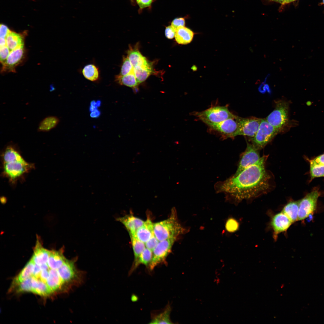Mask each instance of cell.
<instances>
[{"mask_svg":"<svg viewBox=\"0 0 324 324\" xmlns=\"http://www.w3.org/2000/svg\"><path fill=\"white\" fill-rule=\"evenodd\" d=\"M267 156H263L256 163L236 176L214 185L216 192L223 193L228 200L239 202L264 193L270 187V177L265 168Z\"/></svg>","mask_w":324,"mask_h":324,"instance_id":"6da1fadb","label":"cell"},{"mask_svg":"<svg viewBox=\"0 0 324 324\" xmlns=\"http://www.w3.org/2000/svg\"><path fill=\"white\" fill-rule=\"evenodd\" d=\"M2 154L3 175L12 182L14 183L34 168L33 164L24 159L16 144L12 142L6 145Z\"/></svg>","mask_w":324,"mask_h":324,"instance_id":"7a4b0ae2","label":"cell"},{"mask_svg":"<svg viewBox=\"0 0 324 324\" xmlns=\"http://www.w3.org/2000/svg\"><path fill=\"white\" fill-rule=\"evenodd\" d=\"M188 230L178 221L175 207L172 208L170 215L168 218L153 223L154 234L159 241L170 238H177Z\"/></svg>","mask_w":324,"mask_h":324,"instance_id":"3957f363","label":"cell"},{"mask_svg":"<svg viewBox=\"0 0 324 324\" xmlns=\"http://www.w3.org/2000/svg\"><path fill=\"white\" fill-rule=\"evenodd\" d=\"M275 103L274 109L265 118L267 122L279 133L288 130L298 124L297 121L289 119L290 103L288 101L280 100L275 101Z\"/></svg>","mask_w":324,"mask_h":324,"instance_id":"277c9868","label":"cell"},{"mask_svg":"<svg viewBox=\"0 0 324 324\" xmlns=\"http://www.w3.org/2000/svg\"><path fill=\"white\" fill-rule=\"evenodd\" d=\"M194 115L208 126L229 118L235 119L236 116L226 106H213L201 112H194Z\"/></svg>","mask_w":324,"mask_h":324,"instance_id":"5b68a950","label":"cell"},{"mask_svg":"<svg viewBox=\"0 0 324 324\" xmlns=\"http://www.w3.org/2000/svg\"><path fill=\"white\" fill-rule=\"evenodd\" d=\"M279 133V131L265 118L262 119L256 134L251 138V144L260 150L264 148Z\"/></svg>","mask_w":324,"mask_h":324,"instance_id":"8992f818","label":"cell"},{"mask_svg":"<svg viewBox=\"0 0 324 324\" xmlns=\"http://www.w3.org/2000/svg\"><path fill=\"white\" fill-rule=\"evenodd\" d=\"M322 195L319 188L315 187L300 200L298 214V221L304 220L316 210L318 199Z\"/></svg>","mask_w":324,"mask_h":324,"instance_id":"52a82bcc","label":"cell"},{"mask_svg":"<svg viewBox=\"0 0 324 324\" xmlns=\"http://www.w3.org/2000/svg\"><path fill=\"white\" fill-rule=\"evenodd\" d=\"M177 238H168L159 241L153 251L152 260L148 266L150 271L153 270L158 265L166 263V260L170 252L172 247Z\"/></svg>","mask_w":324,"mask_h":324,"instance_id":"ba28073f","label":"cell"},{"mask_svg":"<svg viewBox=\"0 0 324 324\" xmlns=\"http://www.w3.org/2000/svg\"><path fill=\"white\" fill-rule=\"evenodd\" d=\"M247 146L241 156L237 170L233 176H236L243 170L254 164L261 159L259 150L252 144L247 142Z\"/></svg>","mask_w":324,"mask_h":324,"instance_id":"9c48e42d","label":"cell"},{"mask_svg":"<svg viewBox=\"0 0 324 324\" xmlns=\"http://www.w3.org/2000/svg\"><path fill=\"white\" fill-rule=\"evenodd\" d=\"M262 118L255 117L244 118L236 116L235 119L239 128L240 135L251 138L256 134Z\"/></svg>","mask_w":324,"mask_h":324,"instance_id":"30bf717a","label":"cell"},{"mask_svg":"<svg viewBox=\"0 0 324 324\" xmlns=\"http://www.w3.org/2000/svg\"><path fill=\"white\" fill-rule=\"evenodd\" d=\"M209 127L226 137L233 138L240 135L239 125L235 118H229Z\"/></svg>","mask_w":324,"mask_h":324,"instance_id":"8fae6325","label":"cell"},{"mask_svg":"<svg viewBox=\"0 0 324 324\" xmlns=\"http://www.w3.org/2000/svg\"><path fill=\"white\" fill-rule=\"evenodd\" d=\"M24 54V46L11 51L2 64V72H15V68L21 62Z\"/></svg>","mask_w":324,"mask_h":324,"instance_id":"7c38bea8","label":"cell"},{"mask_svg":"<svg viewBox=\"0 0 324 324\" xmlns=\"http://www.w3.org/2000/svg\"><path fill=\"white\" fill-rule=\"evenodd\" d=\"M49 273L46 284L53 292L58 291L65 292L70 290L60 276L58 269L50 268Z\"/></svg>","mask_w":324,"mask_h":324,"instance_id":"4fadbf2b","label":"cell"},{"mask_svg":"<svg viewBox=\"0 0 324 324\" xmlns=\"http://www.w3.org/2000/svg\"><path fill=\"white\" fill-rule=\"evenodd\" d=\"M292 223L287 216L282 212L275 215L271 222L276 235L286 230Z\"/></svg>","mask_w":324,"mask_h":324,"instance_id":"5bb4252c","label":"cell"},{"mask_svg":"<svg viewBox=\"0 0 324 324\" xmlns=\"http://www.w3.org/2000/svg\"><path fill=\"white\" fill-rule=\"evenodd\" d=\"M117 220L124 225L129 234L132 235L135 234L136 230L143 224L145 221L132 214L118 218Z\"/></svg>","mask_w":324,"mask_h":324,"instance_id":"9a60e30c","label":"cell"},{"mask_svg":"<svg viewBox=\"0 0 324 324\" xmlns=\"http://www.w3.org/2000/svg\"><path fill=\"white\" fill-rule=\"evenodd\" d=\"M50 252V250L45 249L43 247L38 239H37L31 260L35 264L39 266L47 264Z\"/></svg>","mask_w":324,"mask_h":324,"instance_id":"2e32d148","label":"cell"},{"mask_svg":"<svg viewBox=\"0 0 324 324\" xmlns=\"http://www.w3.org/2000/svg\"><path fill=\"white\" fill-rule=\"evenodd\" d=\"M154 234L153 223L148 218L133 235L139 240L145 243Z\"/></svg>","mask_w":324,"mask_h":324,"instance_id":"e0dca14e","label":"cell"},{"mask_svg":"<svg viewBox=\"0 0 324 324\" xmlns=\"http://www.w3.org/2000/svg\"><path fill=\"white\" fill-rule=\"evenodd\" d=\"M34 264L31 259L19 274L14 278L10 287V290L14 289L22 282L32 276Z\"/></svg>","mask_w":324,"mask_h":324,"instance_id":"ac0fdd59","label":"cell"},{"mask_svg":"<svg viewBox=\"0 0 324 324\" xmlns=\"http://www.w3.org/2000/svg\"><path fill=\"white\" fill-rule=\"evenodd\" d=\"M66 259L63 254L62 250H50L47 264L50 268L57 269L63 265Z\"/></svg>","mask_w":324,"mask_h":324,"instance_id":"d6986e66","label":"cell"},{"mask_svg":"<svg viewBox=\"0 0 324 324\" xmlns=\"http://www.w3.org/2000/svg\"><path fill=\"white\" fill-rule=\"evenodd\" d=\"M194 34L190 29L185 26L179 27L176 29L175 40L178 44H187L192 41Z\"/></svg>","mask_w":324,"mask_h":324,"instance_id":"ffe728a7","label":"cell"},{"mask_svg":"<svg viewBox=\"0 0 324 324\" xmlns=\"http://www.w3.org/2000/svg\"><path fill=\"white\" fill-rule=\"evenodd\" d=\"M6 45L10 52L24 46L23 36L20 34L10 31L6 38Z\"/></svg>","mask_w":324,"mask_h":324,"instance_id":"44dd1931","label":"cell"},{"mask_svg":"<svg viewBox=\"0 0 324 324\" xmlns=\"http://www.w3.org/2000/svg\"><path fill=\"white\" fill-rule=\"evenodd\" d=\"M134 74L139 83L144 81L152 72L151 64L148 62L141 66L134 68Z\"/></svg>","mask_w":324,"mask_h":324,"instance_id":"7402d4cb","label":"cell"},{"mask_svg":"<svg viewBox=\"0 0 324 324\" xmlns=\"http://www.w3.org/2000/svg\"><path fill=\"white\" fill-rule=\"evenodd\" d=\"M60 119L55 116H49L42 120L39 124L37 130L38 132H47L56 128Z\"/></svg>","mask_w":324,"mask_h":324,"instance_id":"603a6c76","label":"cell"},{"mask_svg":"<svg viewBox=\"0 0 324 324\" xmlns=\"http://www.w3.org/2000/svg\"><path fill=\"white\" fill-rule=\"evenodd\" d=\"M300 200L289 202L284 207L282 212L293 223L298 220Z\"/></svg>","mask_w":324,"mask_h":324,"instance_id":"cb8c5ba5","label":"cell"},{"mask_svg":"<svg viewBox=\"0 0 324 324\" xmlns=\"http://www.w3.org/2000/svg\"><path fill=\"white\" fill-rule=\"evenodd\" d=\"M171 307L169 304L167 305L164 310L158 314H153L152 317L150 324H172L170 315Z\"/></svg>","mask_w":324,"mask_h":324,"instance_id":"d4e9b609","label":"cell"},{"mask_svg":"<svg viewBox=\"0 0 324 324\" xmlns=\"http://www.w3.org/2000/svg\"><path fill=\"white\" fill-rule=\"evenodd\" d=\"M32 276V292L39 295L46 296L53 293L45 283Z\"/></svg>","mask_w":324,"mask_h":324,"instance_id":"484cf974","label":"cell"},{"mask_svg":"<svg viewBox=\"0 0 324 324\" xmlns=\"http://www.w3.org/2000/svg\"><path fill=\"white\" fill-rule=\"evenodd\" d=\"M127 57L134 68L144 64L148 61L136 49H130L127 52Z\"/></svg>","mask_w":324,"mask_h":324,"instance_id":"4316f807","label":"cell"},{"mask_svg":"<svg viewBox=\"0 0 324 324\" xmlns=\"http://www.w3.org/2000/svg\"><path fill=\"white\" fill-rule=\"evenodd\" d=\"M152 256V251L146 248L140 255L136 263L132 265L129 274H130L132 273L140 264L144 265L148 267Z\"/></svg>","mask_w":324,"mask_h":324,"instance_id":"83f0119b","label":"cell"},{"mask_svg":"<svg viewBox=\"0 0 324 324\" xmlns=\"http://www.w3.org/2000/svg\"><path fill=\"white\" fill-rule=\"evenodd\" d=\"M116 81L120 85L132 88L136 87L139 84L133 71L126 75H119L115 77Z\"/></svg>","mask_w":324,"mask_h":324,"instance_id":"f1b7e54d","label":"cell"},{"mask_svg":"<svg viewBox=\"0 0 324 324\" xmlns=\"http://www.w3.org/2000/svg\"><path fill=\"white\" fill-rule=\"evenodd\" d=\"M134 255V260L132 265L135 264L139 256L146 248L145 243L139 240L134 235L129 234Z\"/></svg>","mask_w":324,"mask_h":324,"instance_id":"f546056e","label":"cell"},{"mask_svg":"<svg viewBox=\"0 0 324 324\" xmlns=\"http://www.w3.org/2000/svg\"><path fill=\"white\" fill-rule=\"evenodd\" d=\"M82 72L86 79L92 81L97 80L99 77L98 68L92 64L85 66L82 69Z\"/></svg>","mask_w":324,"mask_h":324,"instance_id":"4dcf8cb0","label":"cell"},{"mask_svg":"<svg viewBox=\"0 0 324 324\" xmlns=\"http://www.w3.org/2000/svg\"><path fill=\"white\" fill-rule=\"evenodd\" d=\"M310 182L316 178L324 177V165L310 164Z\"/></svg>","mask_w":324,"mask_h":324,"instance_id":"1f68e13d","label":"cell"},{"mask_svg":"<svg viewBox=\"0 0 324 324\" xmlns=\"http://www.w3.org/2000/svg\"><path fill=\"white\" fill-rule=\"evenodd\" d=\"M15 291L17 293L25 292H32V276L30 277L17 286Z\"/></svg>","mask_w":324,"mask_h":324,"instance_id":"d6a6232c","label":"cell"},{"mask_svg":"<svg viewBox=\"0 0 324 324\" xmlns=\"http://www.w3.org/2000/svg\"><path fill=\"white\" fill-rule=\"evenodd\" d=\"M133 71L134 67L128 57H123L120 73L119 75L122 76L126 75Z\"/></svg>","mask_w":324,"mask_h":324,"instance_id":"836d02e7","label":"cell"},{"mask_svg":"<svg viewBox=\"0 0 324 324\" xmlns=\"http://www.w3.org/2000/svg\"><path fill=\"white\" fill-rule=\"evenodd\" d=\"M238 222L233 218L229 219L226 224V229L228 232H233L236 231L238 228Z\"/></svg>","mask_w":324,"mask_h":324,"instance_id":"e575fe53","label":"cell"},{"mask_svg":"<svg viewBox=\"0 0 324 324\" xmlns=\"http://www.w3.org/2000/svg\"><path fill=\"white\" fill-rule=\"evenodd\" d=\"M159 241L154 234L145 243L146 247L153 251L158 244Z\"/></svg>","mask_w":324,"mask_h":324,"instance_id":"d590c367","label":"cell"},{"mask_svg":"<svg viewBox=\"0 0 324 324\" xmlns=\"http://www.w3.org/2000/svg\"><path fill=\"white\" fill-rule=\"evenodd\" d=\"M0 62L2 64L6 61L10 51L6 45L0 46Z\"/></svg>","mask_w":324,"mask_h":324,"instance_id":"8d00e7d4","label":"cell"},{"mask_svg":"<svg viewBox=\"0 0 324 324\" xmlns=\"http://www.w3.org/2000/svg\"><path fill=\"white\" fill-rule=\"evenodd\" d=\"M305 158L309 162L310 164L324 165V154L318 156L312 159H310L307 158Z\"/></svg>","mask_w":324,"mask_h":324,"instance_id":"74e56055","label":"cell"},{"mask_svg":"<svg viewBox=\"0 0 324 324\" xmlns=\"http://www.w3.org/2000/svg\"><path fill=\"white\" fill-rule=\"evenodd\" d=\"M185 17L177 18L172 20L171 25L176 29L179 27L185 26Z\"/></svg>","mask_w":324,"mask_h":324,"instance_id":"f35d334b","label":"cell"},{"mask_svg":"<svg viewBox=\"0 0 324 324\" xmlns=\"http://www.w3.org/2000/svg\"><path fill=\"white\" fill-rule=\"evenodd\" d=\"M176 29L171 25L166 27L165 33L166 37L168 39H172L175 37Z\"/></svg>","mask_w":324,"mask_h":324,"instance_id":"ab89813d","label":"cell"},{"mask_svg":"<svg viewBox=\"0 0 324 324\" xmlns=\"http://www.w3.org/2000/svg\"><path fill=\"white\" fill-rule=\"evenodd\" d=\"M10 31V30L7 26L3 24H1L0 26V38L6 39Z\"/></svg>","mask_w":324,"mask_h":324,"instance_id":"60d3db41","label":"cell"},{"mask_svg":"<svg viewBox=\"0 0 324 324\" xmlns=\"http://www.w3.org/2000/svg\"><path fill=\"white\" fill-rule=\"evenodd\" d=\"M153 0H136L140 9L150 7Z\"/></svg>","mask_w":324,"mask_h":324,"instance_id":"b9f144b4","label":"cell"},{"mask_svg":"<svg viewBox=\"0 0 324 324\" xmlns=\"http://www.w3.org/2000/svg\"><path fill=\"white\" fill-rule=\"evenodd\" d=\"M101 105V101L100 100H98L95 101L94 100L91 102L90 105L89 107V110L91 112L95 110L98 109Z\"/></svg>","mask_w":324,"mask_h":324,"instance_id":"7bdbcfd3","label":"cell"},{"mask_svg":"<svg viewBox=\"0 0 324 324\" xmlns=\"http://www.w3.org/2000/svg\"><path fill=\"white\" fill-rule=\"evenodd\" d=\"M100 111L98 109L91 112L90 116L92 118H97L100 115Z\"/></svg>","mask_w":324,"mask_h":324,"instance_id":"ee69618b","label":"cell"},{"mask_svg":"<svg viewBox=\"0 0 324 324\" xmlns=\"http://www.w3.org/2000/svg\"><path fill=\"white\" fill-rule=\"evenodd\" d=\"M0 46H3L6 45V39L0 38Z\"/></svg>","mask_w":324,"mask_h":324,"instance_id":"f6af8a7d","label":"cell"},{"mask_svg":"<svg viewBox=\"0 0 324 324\" xmlns=\"http://www.w3.org/2000/svg\"><path fill=\"white\" fill-rule=\"evenodd\" d=\"M271 2H277L282 5H283L284 0H269Z\"/></svg>","mask_w":324,"mask_h":324,"instance_id":"bcb514c9","label":"cell"},{"mask_svg":"<svg viewBox=\"0 0 324 324\" xmlns=\"http://www.w3.org/2000/svg\"><path fill=\"white\" fill-rule=\"evenodd\" d=\"M291 2V0H284L283 5L286 4Z\"/></svg>","mask_w":324,"mask_h":324,"instance_id":"7dc6e473","label":"cell"},{"mask_svg":"<svg viewBox=\"0 0 324 324\" xmlns=\"http://www.w3.org/2000/svg\"><path fill=\"white\" fill-rule=\"evenodd\" d=\"M312 102L310 101H308L307 102L306 104L307 106H310L312 104Z\"/></svg>","mask_w":324,"mask_h":324,"instance_id":"c3c4849f","label":"cell"},{"mask_svg":"<svg viewBox=\"0 0 324 324\" xmlns=\"http://www.w3.org/2000/svg\"><path fill=\"white\" fill-rule=\"evenodd\" d=\"M297 0H291V2Z\"/></svg>","mask_w":324,"mask_h":324,"instance_id":"681fc988","label":"cell"},{"mask_svg":"<svg viewBox=\"0 0 324 324\" xmlns=\"http://www.w3.org/2000/svg\"><path fill=\"white\" fill-rule=\"evenodd\" d=\"M322 3L324 4V0H322Z\"/></svg>","mask_w":324,"mask_h":324,"instance_id":"f907efd6","label":"cell"},{"mask_svg":"<svg viewBox=\"0 0 324 324\" xmlns=\"http://www.w3.org/2000/svg\"><path fill=\"white\" fill-rule=\"evenodd\" d=\"M131 0L132 1V2H133L134 1V0Z\"/></svg>","mask_w":324,"mask_h":324,"instance_id":"816d5d0a","label":"cell"}]
</instances>
